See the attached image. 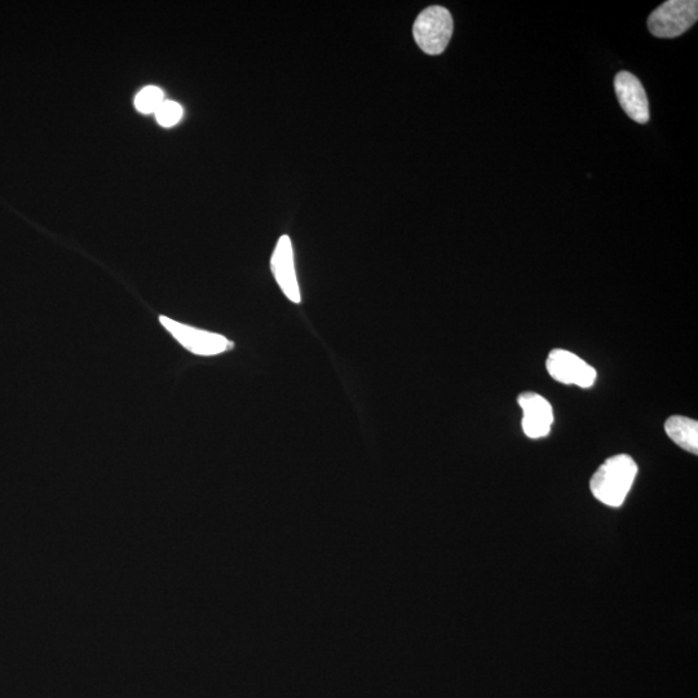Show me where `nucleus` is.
Segmentation results:
<instances>
[{
  "mask_svg": "<svg viewBox=\"0 0 698 698\" xmlns=\"http://www.w3.org/2000/svg\"><path fill=\"white\" fill-rule=\"evenodd\" d=\"M636 475L638 465L630 455H614L595 472L590 481L591 492L604 505L620 507L633 488Z\"/></svg>",
  "mask_w": 698,
  "mask_h": 698,
  "instance_id": "nucleus-1",
  "label": "nucleus"
},
{
  "mask_svg": "<svg viewBox=\"0 0 698 698\" xmlns=\"http://www.w3.org/2000/svg\"><path fill=\"white\" fill-rule=\"evenodd\" d=\"M454 30L453 17L445 7L431 6L417 17L413 35L419 48L427 55H441L448 47Z\"/></svg>",
  "mask_w": 698,
  "mask_h": 698,
  "instance_id": "nucleus-2",
  "label": "nucleus"
},
{
  "mask_svg": "<svg viewBox=\"0 0 698 698\" xmlns=\"http://www.w3.org/2000/svg\"><path fill=\"white\" fill-rule=\"evenodd\" d=\"M698 20L697 0H669L648 17V30L657 38H677Z\"/></svg>",
  "mask_w": 698,
  "mask_h": 698,
  "instance_id": "nucleus-3",
  "label": "nucleus"
},
{
  "mask_svg": "<svg viewBox=\"0 0 698 698\" xmlns=\"http://www.w3.org/2000/svg\"><path fill=\"white\" fill-rule=\"evenodd\" d=\"M163 328H165L185 349L198 356H215L227 352L233 348V343L223 335L210 333V331L192 328V326L180 324L170 317L159 316Z\"/></svg>",
  "mask_w": 698,
  "mask_h": 698,
  "instance_id": "nucleus-4",
  "label": "nucleus"
},
{
  "mask_svg": "<svg viewBox=\"0 0 698 698\" xmlns=\"http://www.w3.org/2000/svg\"><path fill=\"white\" fill-rule=\"evenodd\" d=\"M546 368L555 381L563 384H574L581 388L593 387L596 381V370L574 353L565 349H554L547 357Z\"/></svg>",
  "mask_w": 698,
  "mask_h": 698,
  "instance_id": "nucleus-5",
  "label": "nucleus"
},
{
  "mask_svg": "<svg viewBox=\"0 0 698 698\" xmlns=\"http://www.w3.org/2000/svg\"><path fill=\"white\" fill-rule=\"evenodd\" d=\"M614 90L622 109L634 122L644 125L651 118L649 101L642 82L629 72H620L614 78Z\"/></svg>",
  "mask_w": 698,
  "mask_h": 698,
  "instance_id": "nucleus-6",
  "label": "nucleus"
},
{
  "mask_svg": "<svg viewBox=\"0 0 698 698\" xmlns=\"http://www.w3.org/2000/svg\"><path fill=\"white\" fill-rule=\"evenodd\" d=\"M523 409V430L530 439H542L550 434L554 412L549 401L538 393L525 392L519 396Z\"/></svg>",
  "mask_w": 698,
  "mask_h": 698,
  "instance_id": "nucleus-7",
  "label": "nucleus"
},
{
  "mask_svg": "<svg viewBox=\"0 0 698 698\" xmlns=\"http://www.w3.org/2000/svg\"><path fill=\"white\" fill-rule=\"evenodd\" d=\"M271 268L277 284L284 291L287 299L300 303V290L295 272L293 244L289 236H282L273 251Z\"/></svg>",
  "mask_w": 698,
  "mask_h": 698,
  "instance_id": "nucleus-8",
  "label": "nucleus"
},
{
  "mask_svg": "<svg viewBox=\"0 0 698 698\" xmlns=\"http://www.w3.org/2000/svg\"><path fill=\"white\" fill-rule=\"evenodd\" d=\"M665 431L680 448L689 453H698V423L695 419L675 415L667 419Z\"/></svg>",
  "mask_w": 698,
  "mask_h": 698,
  "instance_id": "nucleus-9",
  "label": "nucleus"
},
{
  "mask_svg": "<svg viewBox=\"0 0 698 698\" xmlns=\"http://www.w3.org/2000/svg\"><path fill=\"white\" fill-rule=\"evenodd\" d=\"M163 101H165V95H163L161 88L149 86L141 90L136 96L135 106L141 113H156Z\"/></svg>",
  "mask_w": 698,
  "mask_h": 698,
  "instance_id": "nucleus-10",
  "label": "nucleus"
},
{
  "mask_svg": "<svg viewBox=\"0 0 698 698\" xmlns=\"http://www.w3.org/2000/svg\"><path fill=\"white\" fill-rule=\"evenodd\" d=\"M181 117H183V108L175 101H163L156 112L157 121L163 127L175 126Z\"/></svg>",
  "mask_w": 698,
  "mask_h": 698,
  "instance_id": "nucleus-11",
  "label": "nucleus"
}]
</instances>
